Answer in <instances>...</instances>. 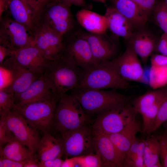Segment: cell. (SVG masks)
I'll use <instances>...</instances> for the list:
<instances>
[{
	"mask_svg": "<svg viewBox=\"0 0 167 167\" xmlns=\"http://www.w3.org/2000/svg\"><path fill=\"white\" fill-rule=\"evenodd\" d=\"M79 101L85 112L90 116L98 114L130 102L131 97L116 91L77 88L71 93Z\"/></svg>",
	"mask_w": 167,
	"mask_h": 167,
	"instance_id": "obj_1",
	"label": "cell"
},
{
	"mask_svg": "<svg viewBox=\"0 0 167 167\" xmlns=\"http://www.w3.org/2000/svg\"><path fill=\"white\" fill-rule=\"evenodd\" d=\"M70 8L61 0H48L35 14L36 28L39 26L49 28L63 39L74 26Z\"/></svg>",
	"mask_w": 167,
	"mask_h": 167,
	"instance_id": "obj_2",
	"label": "cell"
},
{
	"mask_svg": "<svg viewBox=\"0 0 167 167\" xmlns=\"http://www.w3.org/2000/svg\"><path fill=\"white\" fill-rule=\"evenodd\" d=\"M82 71L61 56L56 60L50 61L43 74L58 100L67 92L79 87Z\"/></svg>",
	"mask_w": 167,
	"mask_h": 167,
	"instance_id": "obj_3",
	"label": "cell"
},
{
	"mask_svg": "<svg viewBox=\"0 0 167 167\" xmlns=\"http://www.w3.org/2000/svg\"><path fill=\"white\" fill-rule=\"evenodd\" d=\"M90 121V116L72 94L66 93L58 99L55 113L54 129L61 135L89 124Z\"/></svg>",
	"mask_w": 167,
	"mask_h": 167,
	"instance_id": "obj_4",
	"label": "cell"
},
{
	"mask_svg": "<svg viewBox=\"0 0 167 167\" xmlns=\"http://www.w3.org/2000/svg\"><path fill=\"white\" fill-rule=\"evenodd\" d=\"M58 100L53 98L15 104L11 110L21 115L31 126L39 131L51 133L54 128Z\"/></svg>",
	"mask_w": 167,
	"mask_h": 167,
	"instance_id": "obj_5",
	"label": "cell"
},
{
	"mask_svg": "<svg viewBox=\"0 0 167 167\" xmlns=\"http://www.w3.org/2000/svg\"><path fill=\"white\" fill-rule=\"evenodd\" d=\"M128 86V82L121 77L111 60H109L83 70L78 88L116 90L125 89Z\"/></svg>",
	"mask_w": 167,
	"mask_h": 167,
	"instance_id": "obj_6",
	"label": "cell"
},
{
	"mask_svg": "<svg viewBox=\"0 0 167 167\" xmlns=\"http://www.w3.org/2000/svg\"><path fill=\"white\" fill-rule=\"evenodd\" d=\"M0 65V88L15 94L24 91L41 75L23 66L12 55Z\"/></svg>",
	"mask_w": 167,
	"mask_h": 167,
	"instance_id": "obj_7",
	"label": "cell"
},
{
	"mask_svg": "<svg viewBox=\"0 0 167 167\" xmlns=\"http://www.w3.org/2000/svg\"><path fill=\"white\" fill-rule=\"evenodd\" d=\"M63 155L65 158L94 152L95 134L92 126L85 125L62 134Z\"/></svg>",
	"mask_w": 167,
	"mask_h": 167,
	"instance_id": "obj_8",
	"label": "cell"
},
{
	"mask_svg": "<svg viewBox=\"0 0 167 167\" xmlns=\"http://www.w3.org/2000/svg\"><path fill=\"white\" fill-rule=\"evenodd\" d=\"M136 114L129 102L98 114L92 126L94 131L107 135L117 133L135 119Z\"/></svg>",
	"mask_w": 167,
	"mask_h": 167,
	"instance_id": "obj_9",
	"label": "cell"
},
{
	"mask_svg": "<svg viewBox=\"0 0 167 167\" xmlns=\"http://www.w3.org/2000/svg\"><path fill=\"white\" fill-rule=\"evenodd\" d=\"M0 44L11 53L34 44L33 35L26 27L6 14L0 17Z\"/></svg>",
	"mask_w": 167,
	"mask_h": 167,
	"instance_id": "obj_10",
	"label": "cell"
},
{
	"mask_svg": "<svg viewBox=\"0 0 167 167\" xmlns=\"http://www.w3.org/2000/svg\"><path fill=\"white\" fill-rule=\"evenodd\" d=\"M15 138L34 154L41 138L39 131L31 126L20 115L11 110L0 116Z\"/></svg>",
	"mask_w": 167,
	"mask_h": 167,
	"instance_id": "obj_11",
	"label": "cell"
},
{
	"mask_svg": "<svg viewBox=\"0 0 167 167\" xmlns=\"http://www.w3.org/2000/svg\"><path fill=\"white\" fill-rule=\"evenodd\" d=\"M69 38L66 43L64 42L61 56L82 70L100 62L94 58L87 40L79 33Z\"/></svg>",
	"mask_w": 167,
	"mask_h": 167,
	"instance_id": "obj_12",
	"label": "cell"
},
{
	"mask_svg": "<svg viewBox=\"0 0 167 167\" xmlns=\"http://www.w3.org/2000/svg\"><path fill=\"white\" fill-rule=\"evenodd\" d=\"M111 61L123 79L128 82L146 83L143 69L138 56L129 46H127L121 55Z\"/></svg>",
	"mask_w": 167,
	"mask_h": 167,
	"instance_id": "obj_13",
	"label": "cell"
},
{
	"mask_svg": "<svg viewBox=\"0 0 167 167\" xmlns=\"http://www.w3.org/2000/svg\"><path fill=\"white\" fill-rule=\"evenodd\" d=\"M33 37L34 44L49 60H56L61 56L64 48L63 40L53 30L44 27L38 26Z\"/></svg>",
	"mask_w": 167,
	"mask_h": 167,
	"instance_id": "obj_14",
	"label": "cell"
},
{
	"mask_svg": "<svg viewBox=\"0 0 167 167\" xmlns=\"http://www.w3.org/2000/svg\"><path fill=\"white\" fill-rule=\"evenodd\" d=\"M11 55L23 66L39 75L43 74L50 61L34 44L12 51Z\"/></svg>",
	"mask_w": 167,
	"mask_h": 167,
	"instance_id": "obj_15",
	"label": "cell"
},
{
	"mask_svg": "<svg viewBox=\"0 0 167 167\" xmlns=\"http://www.w3.org/2000/svg\"><path fill=\"white\" fill-rule=\"evenodd\" d=\"M94 131L95 152L100 158L101 167H123V158L109 136Z\"/></svg>",
	"mask_w": 167,
	"mask_h": 167,
	"instance_id": "obj_16",
	"label": "cell"
},
{
	"mask_svg": "<svg viewBox=\"0 0 167 167\" xmlns=\"http://www.w3.org/2000/svg\"><path fill=\"white\" fill-rule=\"evenodd\" d=\"M15 94L16 104L57 99L52 90L49 80L44 74L32 82L24 91Z\"/></svg>",
	"mask_w": 167,
	"mask_h": 167,
	"instance_id": "obj_17",
	"label": "cell"
},
{
	"mask_svg": "<svg viewBox=\"0 0 167 167\" xmlns=\"http://www.w3.org/2000/svg\"><path fill=\"white\" fill-rule=\"evenodd\" d=\"M143 28L134 32L131 37L127 41V45L133 49L145 65L149 57L156 51L159 39L150 31Z\"/></svg>",
	"mask_w": 167,
	"mask_h": 167,
	"instance_id": "obj_18",
	"label": "cell"
},
{
	"mask_svg": "<svg viewBox=\"0 0 167 167\" xmlns=\"http://www.w3.org/2000/svg\"><path fill=\"white\" fill-rule=\"evenodd\" d=\"M79 33L88 41L94 58L98 62L110 60L115 54V46L105 38V34H97L88 32Z\"/></svg>",
	"mask_w": 167,
	"mask_h": 167,
	"instance_id": "obj_19",
	"label": "cell"
},
{
	"mask_svg": "<svg viewBox=\"0 0 167 167\" xmlns=\"http://www.w3.org/2000/svg\"><path fill=\"white\" fill-rule=\"evenodd\" d=\"M108 29L116 36L127 41L132 36L134 28L132 23L112 6L107 7L105 15Z\"/></svg>",
	"mask_w": 167,
	"mask_h": 167,
	"instance_id": "obj_20",
	"label": "cell"
},
{
	"mask_svg": "<svg viewBox=\"0 0 167 167\" xmlns=\"http://www.w3.org/2000/svg\"><path fill=\"white\" fill-rule=\"evenodd\" d=\"M112 6L126 17L135 28H140L148 22L149 14L140 8L131 0H111Z\"/></svg>",
	"mask_w": 167,
	"mask_h": 167,
	"instance_id": "obj_21",
	"label": "cell"
},
{
	"mask_svg": "<svg viewBox=\"0 0 167 167\" xmlns=\"http://www.w3.org/2000/svg\"><path fill=\"white\" fill-rule=\"evenodd\" d=\"M75 16L79 24L88 32L104 34L108 29L107 20L105 16L90 10L82 8L77 12Z\"/></svg>",
	"mask_w": 167,
	"mask_h": 167,
	"instance_id": "obj_22",
	"label": "cell"
},
{
	"mask_svg": "<svg viewBox=\"0 0 167 167\" xmlns=\"http://www.w3.org/2000/svg\"><path fill=\"white\" fill-rule=\"evenodd\" d=\"M37 153V157L40 161L61 157L63 155L61 139L55 138L50 133H43Z\"/></svg>",
	"mask_w": 167,
	"mask_h": 167,
	"instance_id": "obj_23",
	"label": "cell"
},
{
	"mask_svg": "<svg viewBox=\"0 0 167 167\" xmlns=\"http://www.w3.org/2000/svg\"><path fill=\"white\" fill-rule=\"evenodd\" d=\"M140 131L135 118L120 132L108 135L123 158V162L126 154L136 137L137 133Z\"/></svg>",
	"mask_w": 167,
	"mask_h": 167,
	"instance_id": "obj_24",
	"label": "cell"
},
{
	"mask_svg": "<svg viewBox=\"0 0 167 167\" xmlns=\"http://www.w3.org/2000/svg\"><path fill=\"white\" fill-rule=\"evenodd\" d=\"M7 15L26 27L33 36L36 28L34 13L22 0H10Z\"/></svg>",
	"mask_w": 167,
	"mask_h": 167,
	"instance_id": "obj_25",
	"label": "cell"
},
{
	"mask_svg": "<svg viewBox=\"0 0 167 167\" xmlns=\"http://www.w3.org/2000/svg\"><path fill=\"white\" fill-rule=\"evenodd\" d=\"M0 157L18 161L36 158L35 154L16 139L0 149Z\"/></svg>",
	"mask_w": 167,
	"mask_h": 167,
	"instance_id": "obj_26",
	"label": "cell"
},
{
	"mask_svg": "<svg viewBox=\"0 0 167 167\" xmlns=\"http://www.w3.org/2000/svg\"><path fill=\"white\" fill-rule=\"evenodd\" d=\"M160 144L157 136L150 134L145 139L144 167H162L160 157Z\"/></svg>",
	"mask_w": 167,
	"mask_h": 167,
	"instance_id": "obj_27",
	"label": "cell"
},
{
	"mask_svg": "<svg viewBox=\"0 0 167 167\" xmlns=\"http://www.w3.org/2000/svg\"><path fill=\"white\" fill-rule=\"evenodd\" d=\"M162 88L148 92L136 98L132 105L136 113L141 115L162 96Z\"/></svg>",
	"mask_w": 167,
	"mask_h": 167,
	"instance_id": "obj_28",
	"label": "cell"
},
{
	"mask_svg": "<svg viewBox=\"0 0 167 167\" xmlns=\"http://www.w3.org/2000/svg\"><path fill=\"white\" fill-rule=\"evenodd\" d=\"M163 93L161 97L141 115L143 121L141 131L144 134L148 135L154 132L156 118L163 98Z\"/></svg>",
	"mask_w": 167,
	"mask_h": 167,
	"instance_id": "obj_29",
	"label": "cell"
},
{
	"mask_svg": "<svg viewBox=\"0 0 167 167\" xmlns=\"http://www.w3.org/2000/svg\"><path fill=\"white\" fill-rule=\"evenodd\" d=\"M149 84L153 89L162 88L167 85V66H151Z\"/></svg>",
	"mask_w": 167,
	"mask_h": 167,
	"instance_id": "obj_30",
	"label": "cell"
},
{
	"mask_svg": "<svg viewBox=\"0 0 167 167\" xmlns=\"http://www.w3.org/2000/svg\"><path fill=\"white\" fill-rule=\"evenodd\" d=\"M153 11L156 24L167 35V5L164 0L158 2Z\"/></svg>",
	"mask_w": 167,
	"mask_h": 167,
	"instance_id": "obj_31",
	"label": "cell"
},
{
	"mask_svg": "<svg viewBox=\"0 0 167 167\" xmlns=\"http://www.w3.org/2000/svg\"><path fill=\"white\" fill-rule=\"evenodd\" d=\"M74 158L76 163V167H101L100 158L95 152Z\"/></svg>",
	"mask_w": 167,
	"mask_h": 167,
	"instance_id": "obj_32",
	"label": "cell"
},
{
	"mask_svg": "<svg viewBox=\"0 0 167 167\" xmlns=\"http://www.w3.org/2000/svg\"><path fill=\"white\" fill-rule=\"evenodd\" d=\"M15 104V94L0 90V115L12 110Z\"/></svg>",
	"mask_w": 167,
	"mask_h": 167,
	"instance_id": "obj_33",
	"label": "cell"
},
{
	"mask_svg": "<svg viewBox=\"0 0 167 167\" xmlns=\"http://www.w3.org/2000/svg\"><path fill=\"white\" fill-rule=\"evenodd\" d=\"M162 88L163 96L156 118L154 131L167 120V85Z\"/></svg>",
	"mask_w": 167,
	"mask_h": 167,
	"instance_id": "obj_34",
	"label": "cell"
},
{
	"mask_svg": "<svg viewBox=\"0 0 167 167\" xmlns=\"http://www.w3.org/2000/svg\"><path fill=\"white\" fill-rule=\"evenodd\" d=\"M16 139L3 119H0V149L8 142Z\"/></svg>",
	"mask_w": 167,
	"mask_h": 167,
	"instance_id": "obj_35",
	"label": "cell"
},
{
	"mask_svg": "<svg viewBox=\"0 0 167 167\" xmlns=\"http://www.w3.org/2000/svg\"><path fill=\"white\" fill-rule=\"evenodd\" d=\"M160 148V157L163 167H167V134L157 136Z\"/></svg>",
	"mask_w": 167,
	"mask_h": 167,
	"instance_id": "obj_36",
	"label": "cell"
},
{
	"mask_svg": "<svg viewBox=\"0 0 167 167\" xmlns=\"http://www.w3.org/2000/svg\"><path fill=\"white\" fill-rule=\"evenodd\" d=\"M140 8L149 14L158 2L157 0H131Z\"/></svg>",
	"mask_w": 167,
	"mask_h": 167,
	"instance_id": "obj_37",
	"label": "cell"
},
{
	"mask_svg": "<svg viewBox=\"0 0 167 167\" xmlns=\"http://www.w3.org/2000/svg\"><path fill=\"white\" fill-rule=\"evenodd\" d=\"M151 66H167V56L160 54H152L150 59Z\"/></svg>",
	"mask_w": 167,
	"mask_h": 167,
	"instance_id": "obj_38",
	"label": "cell"
},
{
	"mask_svg": "<svg viewBox=\"0 0 167 167\" xmlns=\"http://www.w3.org/2000/svg\"><path fill=\"white\" fill-rule=\"evenodd\" d=\"M26 5L35 14L48 0H22Z\"/></svg>",
	"mask_w": 167,
	"mask_h": 167,
	"instance_id": "obj_39",
	"label": "cell"
},
{
	"mask_svg": "<svg viewBox=\"0 0 167 167\" xmlns=\"http://www.w3.org/2000/svg\"><path fill=\"white\" fill-rule=\"evenodd\" d=\"M156 51L167 56V35L164 33L158 40Z\"/></svg>",
	"mask_w": 167,
	"mask_h": 167,
	"instance_id": "obj_40",
	"label": "cell"
},
{
	"mask_svg": "<svg viewBox=\"0 0 167 167\" xmlns=\"http://www.w3.org/2000/svg\"><path fill=\"white\" fill-rule=\"evenodd\" d=\"M28 160L22 161H14L9 159L0 157V167H22Z\"/></svg>",
	"mask_w": 167,
	"mask_h": 167,
	"instance_id": "obj_41",
	"label": "cell"
},
{
	"mask_svg": "<svg viewBox=\"0 0 167 167\" xmlns=\"http://www.w3.org/2000/svg\"><path fill=\"white\" fill-rule=\"evenodd\" d=\"M71 7L72 5L81 7L82 8L90 10L92 7L91 4L88 3L85 0H61Z\"/></svg>",
	"mask_w": 167,
	"mask_h": 167,
	"instance_id": "obj_42",
	"label": "cell"
},
{
	"mask_svg": "<svg viewBox=\"0 0 167 167\" xmlns=\"http://www.w3.org/2000/svg\"><path fill=\"white\" fill-rule=\"evenodd\" d=\"M63 160L61 157L58 158L44 161H39V167H61Z\"/></svg>",
	"mask_w": 167,
	"mask_h": 167,
	"instance_id": "obj_43",
	"label": "cell"
},
{
	"mask_svg": "<svg viewBox=\"0 0 167 167\" xmlns=\"http://www.w3.org/2000/svg\"><path fill=\"white\" fill-rule=\"evenodd\" d=\"M11 55V51L5 46L0 44V64Z\"/></svg>",
	"mask_w": 167,
	"mask_h": 167,
	"instance_id": "obj_44",
	"label": "cell"
},
{
	"mask_svg": "<svg viewBox=\"0 0 167 167\" xmlns=\"http://www.w3.org/2000/svg\"><path fill=\"white\" fill-rule=\"evenodd\" d=\"M39 162L37 157L28 159L24 164V167H39Z\"/></svg>",
	"mask_w": 167,
	"mask_h": 167,
	"instance_id": "obj_45",
	"label": "cell"
},
{
	"mask_svg": "<svg viewBox=\"0 0 167 167\" xmlns=\"http://www.w3.org/2000/svg\"><path fill=\"white\" fill-rule=\"evenodd\" d=\"M10 0H0V11L3 12L6 10L8 6Z\"/></svg>",
	"mask_w": 167,
	"mask_h": 167,
	"instance_id": "obj_46",
	"label": "cell"
},
{
	"mask_svg": "<svg viewBox=\"0 0 167 167\" xmlns=\"http://www.w3.org/2000/svg\"><path fill=\"white\" fill-rule=\"evenodd\" d=\"M96 0L98 1H100L102 2H105L106 1V0Z\"/></svg>",
	"mask_w": 167,
	"mask_h": 167,
	"instance_id": "obj_47",
	"label": "cell"
},
{
	"mask_svg": "<svg viewBox=\"0 0 167 167\" xmlns=\"http://www.w3.org/2000/svg\"><path fill=\"white\" fill-rule=\"evenodd\" d=\"M166 121V130L165 132L167 134V120Z\"/></svg>",
	"mask_w": 167,
	"mask_h": 167,
	"instance_id": "obj_48",
	"label": "cell"
},
{
	"mask_svg": "<svg viewBox=\"0 0 167 167\" xmlns=\"http://www.w3.org/2000/svg\"><path fill=\"white\" fill-rule=\"evenodd\" d=\"M164 1L165 4L167 5V0H164Z\"/></svg>",
	"mask_w": 167,
	"mask_h": 167,
	"instance_id": "obj_49",
	"label": "cell"
},
{
	"mask_svg": "<svg viewBox=\"0 0 167 167\" xmlns=\"http://www.w3.org/2000/svg\"><path fill=\"white\" fill-rule=\"evenodd\" d=\"M49 0L53 1V0Z\"/></svg>",
	"mask_w": 167,
	"mask_h": 167,
	"instance_id": "obj_50",
	"label": "cell"
}]
</instances>
